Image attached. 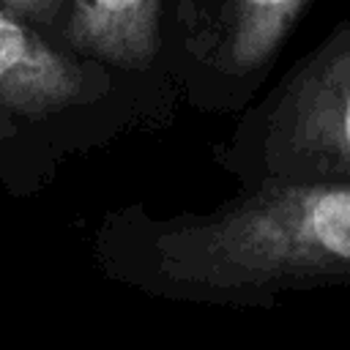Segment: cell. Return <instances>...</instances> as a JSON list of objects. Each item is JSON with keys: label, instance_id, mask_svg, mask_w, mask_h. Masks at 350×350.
Masks as SVG:
<instances>
[{"label": "cell", "instance_id": "obj_1", "mask_svg": "<svg viewBox=\"0 0 350 350\" xmlns=\"http://www.w3.org/2000/svg\"><path fill=\"white\" fill-rule=\"evenodd\" d=\"M153 282L249 298L350 282V178H268L224 208L156 227Z\"/></svg>", "mask_w": 350, "mask_h": 350}, {"label": "cell", "instance_id": "obj_3", "mask_svg": "<svg viewBox=\"0 0 350 350\" xmlns=\"http://www.w3.org/2000/svg\"><path fill=\"white\" fill-rule=\"evenodd\" d=\"M90 71L0 8V129L36 123L96 96Z\"/></svg>", "mask_w": 350, "mask_h": 350}, {"label": "cell", "instance_id": "obj_6", "mask_svg": "<svg viewBox=\"0 0 350 350\" xmlns=\"http://www.w3.org/2000/svg\"><path fill=\"white\" fill-rule=\"evenodd\" d=\"M0 8L22 16V19H36V22H46L52 19L57 0H0Z\"/></svg>", "mask_w": 350, "mask_h": 350}, {"label": "cell", "instance_id": "obj_2", "mask_svg": "<svg viewBox=\"0 0 350 350\" xmlns=\"http://www.w3.org/2000/svg\"><path fill=\"white\" fill-rule=\"evenodd\" d=\"M262 153L271 178H350V22L282 82Z\"/></svg>", "mask_w": 350, "mask_h": 350}, {"label": "cell", "instance_id": "obj_4", "mask_svg": "<svg viewBox=\"0 0 350 350\" xmlns=\"http://www.w3.org/2000/svg\"><path fill=\"white\" fill-rule=\"evenodd\" d=\"M161 0H71V49L123 68H142L159 49Z\"/></svg>", "mask_w": 350, "mask_h": 350}, {"label": "cell", "instance_id": "obj_5", "mask_svg": "<svg viewBox=\"0 0 350 350\" xmlns=\"http://www.w3.org/2000/svg\"><path fill=\"white\" fill-rule=\"evenodd\" d=\"M309 0H227L221 63L235 74L262 68L284 44Z\"/></svg>", "mask_w": 350, "mask_h": 350}]
</instances>
